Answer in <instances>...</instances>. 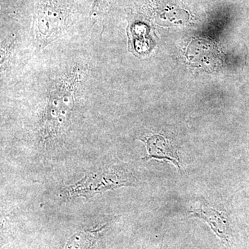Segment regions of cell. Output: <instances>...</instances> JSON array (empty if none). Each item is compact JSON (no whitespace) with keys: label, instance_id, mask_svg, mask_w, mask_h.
Returning a JSON list of instances; mask_svg holds the SVG:
<instances>
[{"label":"cell","instance_id":"cell-1","mask_svg":"<svg viewBox=\"0 0 249 249\" xmlns=\"http://www.w3.org/2000/svg\"><path fill=\"white\" fill-rule=\"evenodd\" d=\"M148 156L145 160L158 159L168 160L174 165H177L178 170H181L179 165V157L176 147L167 142L163 137L159 135L152 136L146 141Z\"/></svg>","mask_w":249,"mask_h":249},{"label":"cell","instance_id":"cell-2","mask_svg":"<svg viewBox=\"0 0 249 249\" xmlns=\"http://www.w3.org/2000/svg\"><path fill=\"white\" fill-rule=\"evenodd\" d=\"M191 212L193 215L204 219L221 239L227 241L226 221L219 213L211 209L194 210Z\"/></svg>","mask_w":249,"mask_h":249},{"label":"cell","instance_id":"cell-4","mask_svg":"<svg viewBox=\"0 0 249 249\" xmlns=\"http://www.w3.org/2000/svg\"><path fill=\"white\" fill-rule=\"evenodd\" d=\"M108 4H109V0H94L92 10H91V14H101L107 7Z\"/></svg>","mask_w":249,"mask_h":249},{"label":"cell","instance_id":"cell-3","mask_svg":"<svg viewBox=\"0 0 249 249\" xmlns=\"http://www.w3.org/2000/svg\"><path fill=\"white\" fill-rule=\"evenodd\" d=\"M98 232H80L71 237L65 249H90L97 237Z\"/></svg>","mask_w":249,"mask_h":249}]
</instances>
